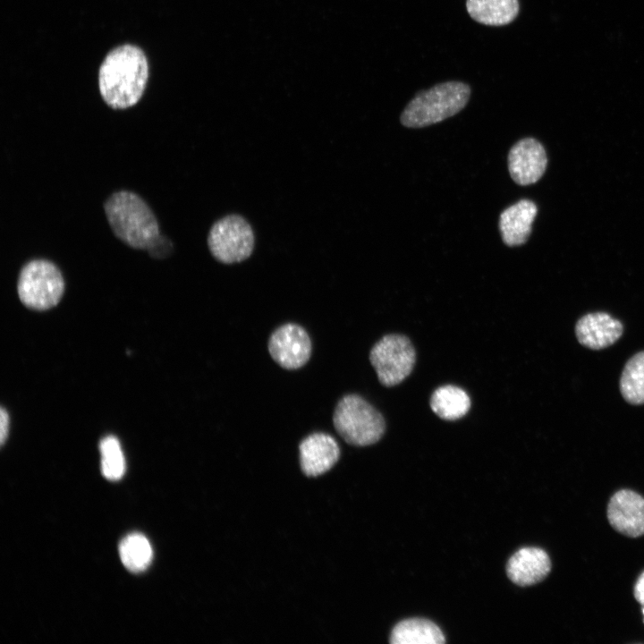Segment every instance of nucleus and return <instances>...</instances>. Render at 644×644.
<instances>
[{
	"label": "nucleus",
	"mask_w": 644,
	"mask_h": 644,
	"mask_svg": "<svg viewBox=\"0 0 644 644\" xmlns=\"http://www.w3.org/2000/svg\"><path fill=\"white\" fill-rule=\"evenodd\" d=\"M148 75L140 48L123 45L112 50L99 69L98 84L104 101L112 108L134 106L141 97Z\"/></svg>",
	"instance_id": "f257e3e1"
},
{
	"label": "nucleus",
	"mask_w": 644,
	"mask_h": 644,
	"mask_svg": "<svg viewBox=\"0 0 644 644\" xmlns=\"http://www.w3.org/2000/svg\"><path fill=\"white\" fill-rule=\"evenodd\" d=\"M104 209L114 235L133 249L148 250L160 235L153 211L132 191L113 193L105 202Z\"/></svg>",
	"instance_id": "f03ea898"
},
{
	"label": "nucleus",
	"mask_w": 644,
	"mask_h": 644,
	"mask_svg": "<svg viewBox=\"0 0 644 644\" xmlns=\"http://www.w3.org/2000/svg\"><path fill=\"white\" fill-rule=\"evenodd\" d=\"M470 88L462 81H446L419 92L401 114V123L421 128L453 116L467 105Z\"/></svg>",
	"instance_id": "7ed1b4c3"
},
{
	"label": "nucleus",
	"mask_w": 644,
	"mask_h": 644,
	"mask_svg": "<svg viewBox=\"0 0 644 644\" xmlns=\"http://www.w3.org/2000/svg\"><path fill=\"white\" fill-rule=\"evenodd\" d=\"M333 423L348 444L357 446L377 443L386 430L382 414L358 394H347L338 402Z\"/></svg>",
	"instance_id": "20e7f679"
},
{
	"label": "nucleus",
	"mask_w": 644,
	"mask_h": 644,
	"mask_svg": "<svg viewBox=\"0 0 644 644\" xmlns=\"http://www.w3.org/2000/svg\"><path fill=\"white\" fill-rule=\"evenodd\" d=\"M21 301L35 310L55 307L64 292V280L59 268L47 259H33L21 268L17 284Z\"/></svg>",
	"instance_id": "39448f33"
},
{
	"label": "nucleus",
	"mask_w": 644,
	"mask_h": 644,
	"mask_svg": "<svg viewBox=\"0 0 644 644\" xmlns=\"http://www.w3.org/2000/svg\"><path fill=\"white\" fill-rule=\"evenodd\" d=\"M208 245L216 260L224 264L239 263L247 259L253 251L254 232L242 216L228 215L213 224Z\"/></svg>",
	"instance_id": "423d86ee"
},
{
	"label": "nucleus",
	"mask_w": 644,
	"mask_h": 644,
	"mask_svg": "<svg viewBox=\"0 0 644 644\" xmlns=\"http://www.w3.org/2000/svg\"><path fill=\"white\" fill-rule=\"evenodd\" d=\"M369 360L379 382L386 386H394L411 374L416 353L408 337L391 334L375 343L370 351Z\"/></svg>",
	"instance_id": "0eeeda50"
},
{
	"label": "nucleus",
	"mask_w": 644,
	"mask_h": 644,
	"mask_svg": "<svg viewBox=\"0 0 644 644\" xmlns=\"http://www.w3.org/2000/svg\"><path fill=\"white\" fill-rule=\"evenodd\" d=\"M268 351L273 360L286 369H296L309 360L311 341L301 326L287 323L275 329L268 340Z\"/></svg>",
	"instance_id": "6e6552de"
},
{
	"label": "nucleus",
	"mask_w": 644,
	"mask_h": 644,
	"mask_svg": "<svg viewBox=\"0 0 644 644\" xmlns=\"http://www.w3.org/2000/svg\"><path fill=\"white\" fill-rule=\"evenodd\" d=\"M547 157L544 147L533 138L517 141L508 154V169L514 182L526 186L537 182L544 174Z\"/></svg>",
	"instance_id": "1a4fd4ad"
},
{
	"label": "nucleus",
	"mask_w": 644,
	"mask_h": 644,
	"mask_svg": "<svg viewBox=\"0 0 644 644\" xmlns=\"http://www.w3.org/2000/svg\"><path fill=\"white\" fill-rule=\"evenodd\" d=\"M607 519L616 531L625 536L644 535V498L629 489L616 492L609 501Z\"/></svg>",
	"instance_id": "9d476101"
},
{
	"label": "nucleus",
	"mask_w": 644,
	"mask_h": 644,
	"mask_svg": "<svg viewBox=\"0 0 644 644\" xmlns=\"http://www.w3.org/2000/svg\"><path fill=\"white\" fill-rule=\"evenodd\" d=\"M299 449L301 470L309 477H317L328 471L340 456V448L335 439L322 432L305 437Z\"/></svg>",
	"instance_id": "9b49d317"
},
{
	"label": "nucleus",
	"mask_w": 644,
	"mask_h": 644,
	"mask_svg": "<svg viewBox=\"0 0 644 644\" xmlns=\"http://www.w3.org/2000/svg\"><path fill=\"white\" fill-rule=\"evenodd\" d=\"M575 334L581 345L600 350L612 345L621 337L623 325L607 313H589L578 320Z\"/></svg>",
	"instance_id": "f8f14e48"
},
{
	"label": "nucleus",
	"mask_w": 644,
	"mask_h": 644,
	"mask_svg": "<svg viewBox=\"0 0 644 644\" xmlns=\"http://www.w3.org/2000/svg\"><path fill=\"white\" fill-rule=\"evenodd\" d=\"M548 555L538 547H523L515 552L506 566L507 576L519 586H530L543 580L549 573Z\"/></svg>",
	"instance_id": "ddd939ff"
},
{
	"label": "nucleus",
	"mask_w": 644,
	"mask_h": 644,
	"mask_svg": "<svg viewBox=\"0 0 644 644\" xmlns=\"http://www.w3.org/2000/svg\"><path fill=\"white\" fill-rule=\"evenodd\" d=\"M538 208L530 199H521L506 208L499 216V230L504 243L509 247L524 244L530 233Z\"/></svg>",
	"instance_id": "4468645a"
},
{
	"label": "nucleus",
	"mask_w": 644,
	"mask_h": 644,
	"mask_svg": "<svg viewBox=\"0 0 644 644\" xmlns=\"http://www.w3.org/2000/svg\"><path fill=\"white\" fill-rule=\"evenodd\" d=\"M469 15L477 22L488 26L511 23L518 15V0H466Z\"/></svg>",
	"instance_id": "2eb2a0df"
},
{
	"label": "nucleus",
	"mask_w": 644,
	"mask_h": 644,
	"mask_svg": "<svg viewBox=\"0 0 644 644\" xmlns=\"http://www.w3.org/2000/svg\"><path fill=\"white\" fill-rule=\"evenodd\" d=\"M392 644H442L445 642L440 628L423 618H411L398 623L390 635Z\"/></svg>",
	"instance_id": "dca6fc26"
},
{
	"label": "nucleus",
	"mask_w": 644,
	"mask_h": 644,
	"mask_svg": "<svg viewBox=\"0 0 644 644\" xmlns=\"http://www.w3.org/2000/svg\"><path fill=\"white\" fill-rule=\"evenodd\" d=\"M468 394L456 386L446 385L436 388L430 397L432 411L445 420H456L467 414L470 408Z\"/></svg>",
	"instance_id": "f3484780"
},
{
	"label": "nucleus",
	"mask_w": 644,
	"mask_h": 644,
	"mask_svg": "<svg viewBox=\"0 0 644 644\" xmlns=\"http://www.w3.org/2000/svg\"><path fill=\"white\" fill-rule=\"evenodd\" d=\"M119 555L128 571L138 573L145 571L151 564L153 549L144 535L131 533L120 542Z\"/></svg>",
	"instance_id": "a211bd4d"
},
{
	"label": "nucleus",
	"mask_w": 644,
	"mask_h": 644,
	"mask_svg": "<svg viewBox=\"0 0 644 644\" xmlns=\"http://www.w3.org/2000/svg\"><path fill=\"white\" fill-rule=\"evenodd\" d=\"M620 390L629 403H644V352L633 355L625 364L620 379Z\"/></svg>",
	"instance_id": "6ab92c4d"
},
{
	"label": "nucleus",
	"mask_w": 644,
	"mask_h": 644,
	"mask_svg": "<svg viewBox=\"0 0 644 644\" xmlns=\"http://www.w3.org/2000/svg\"><path fill=\"white\" fill-rule=\"evenodd\" d=\"M99 450L103 476L114 481L122 479L126 463L119 440L114 436H107L100 441Z\"/></svg>",
	"instance_id": "aec40b11"
},
{
	"label": "nucleus",
	"mask_w": 644,
	"mask_h": 644,
	"mask_svg": "<svg viewBox=\"0 0 644 644\" xmlns=\"http://www.w3.org/2000/svg\"><path fill=\"white\" fill-rule=\"evenodd\" d=\"M172 250L171 242L165 236L159 235L155 242L148 249V253L157 258L165 257Z\"/></svg>",
	"instance_id": "412c9836"
},
{
	"label": "nucleus",
	"mask_w": 644,
	"mask_h": 644,
	"mask_svg": "<svg viewBox=\"0 0 644 644\" xmlns=\"http://www.w3.org/2000/svg\"><path fill=\"white\" fill-rule=\"evenodd\" d=\"M10 417L8 411L2 407L0 411V442L4 445L9 434Z\"/></svg>",
	"instance_id": "4be33fe9"
},
{
	"label": "nucleus",
	"mask_w": 644,
	"mask_h": 644,
	"mask_svg": "<svg viewBox=\"0 0 644 644\" xmlns=\"http://www.w3.org/2000/svg\"><path fill=\"white\" fill-rule=\"evenodd\" d=\"M636 600L644 607V572L638 579L634 588Z\"/></svg>",
	"instance_id": "5701e85b"
},
{
	"label": "nucleus",
	"mask_w": 644,
	"mask_h": 644,
	"mask_svg": "<svg viewBox=\"0 0 644 644\" xmlns=\"http://www.w3.org/2000/svg\"><path fill=\"white\" fill-rule=\"evenodd\" d=\"M642 613H643V614H644V607L642 608Z\"/></svg>",
	"instance_id": "b1692460"
}]
</instances>
